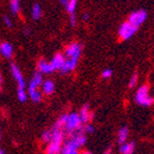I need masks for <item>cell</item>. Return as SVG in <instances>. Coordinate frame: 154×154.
I'll return each mask as SVG.
<instances>
[{
	"instance_id": "obj_1",
	"label": "cell",
	"mask_w": 154,
	"mask_h": 154,
	"mask_svg": "<svg viewBox=\"0 0 154 154\" xmlns=\"http://www.w3.org/2000/svg\"><path fill=\"white\" fill-rule=\"evenodd\" d=\"M87 141V138L84 134H75L72 138L67 140L62 147L60 154H79L78 149L82 147Z\"/></svg>"
},
{
	"instance_id": "obj_2",
	"label": "cell",
	"mask_w": 154,
	"mask_h": 154,
	"mask_svg": "<svg viewBox=\"0 0 154 154\" xmlns=\"http://www.w3.org/2000/svg\"><path fill=\"white\" fill-rule=\"evenodd\" d=\"M51 139L48 142L45 150L46 154H60L62 150V142L64 139V133L62 130H51Z\"/></svg>"
},
{
	"instance_id": "obj_3",
	"label": "cell",
	"mask_w": 154,
	"mask_h": 154,
	"mask_svg": "<svg viewBox=\"0 0 154 154\" xmlns=\"http://www.w3.org/2000/svg\"><path fill=\"white\" fill-rule=\"evenodd\" d=\"M82 122L79 115L77 112H72L70 115H67L66 121H65L64 124V130L67 133L73 134V133L77 132V131H79L82 128Z\"/></svg>"
},
{
	"instance_id": "obj_4",
	"label": "cell",
	"mask_w": 154,
	"mask_h": 154,
	"mask_svg": "<svg viewBox=\"0 0 154 154\" xmlns=\"http://www.w3.org/2000/svg\"><path fill=\"white\" fill-rule=\"evenodd\" d=\"M135 100H136V103L141 106H144V107H147V106H150L153 104L154 100H153V97L150 96L148 85H143V86H141L139 89H138L137 93H136V96H135Z\"/></svg>"
},
{
	"instance_id": "obj_5",
	"label": "cell",
	"mask_w": 154,
	"mask_h": 154,
	"mask_svg": "<svg viewBox=\"0 0 154 154\" xmlns=\"http://www.w3.org/2000/svg\"><path fill=\"white\" fill-rule=\"evenodd\" d=\"M147 17H148L147 12H146L144 10H139V11H135V12L131 13L128 22L130 23L132 26L136 27V28L138 29V27L147 19Z\"/></svg>"
},
{
	"instance_id": "obj_6",
	"label": "cell",
	"mask_w": 154,
	"mask_h": 154,
	"mask_svg": "<svg viewBox=\"0 0 154 154\" xmlns=\"http://www.w3.org/2000/svg\"><path fill=\"white\" fill-rule=\"evenodd\" d=\"M137 28L130 24L128 22H125L121 25L120 29H119V38L122 40V41H125V40H128L131 36L134 35V33L136 32Z\"/></svg>"
},
{
	"instance_id": "obj_7",
	"label": "cell",
	"mask_w": 154,
	"mask_h": 154,
	"mask_svg": "<svg viewBox=\"0 0 154 154\" xmlns=\"http://www.w3.org/2000/svg\"><path fill=\"white\" fill-rule=\"evenodd\" d=\"M82 54V45L79 43H72L65 48V57L67 59L78 61Z\"/></svg>"
},
{
	"instance_id": "obj_8",
	"label": "cell",
	"mask_w": 154,
	"mask_h": 154,
	"mask_svg": "<svg viewBox=\"0 0 154 154\" xmlns=\"http://www.w3.org/2000/svg\"><path fill=\"white\" fill-rule=\"evenodd\" d=\"M11 73H12L14 79L16 80V82H17V87H18L17 89H25V88H26V82H25L22 72H20L19 67L17 66L16 64L11 65Z\"/></svg>"
},
{
	"instance_id": "obj_9",
	"label": "cell",
	"mask_w": 154,
	"mask_h": 154,
	"mask_svg": "<svg viewBox=\"0 0 154 154\" xmlns=\"http://www.w3.org/2000/svg\"><path fill=\"white\" fill-rule=\"evenodd\" d=\"M64 61H65L64 56H63L61 53H57L55 56H54V58L51 59V61L49 63H51L54 71H56V70H60L61 66H62L63 63H64Z\"/></svg>"
},
{
	"instance_id": "obj_10",
	"label": "cell",
	"mask_w": 154,
	"mask_h": 154,
	"mask_svg": "<svg viewBox=\"0 0 154 154\" xmlns=\"http://www.w3.org/2000/svg\"><path fill=\"white\" fill-rule=\"evenodd\" d=\"M77 62H78V61L73 60V59H66V60L64 61V63H63V65L61 66V69H60L61 73H63V74H67V73L72 72L75 67H76Z\"/></svg>"
},
{
	"instance_id": "obj_11",
	"label": "cell",
	"mask_w": 154,
	"mask_h": 154,
	"mask_svg": "<svg viewBox=\"0 0 154 154\" xmlns=\"http://www.w3.org/2000/svg\"><path fill=\"white\" fill-rule=\"evenodd\" d=\"M38 73H41V74H51V73L54 72V69L51 67V63L46 62L43 59L38 61Z\"/></svg>"
},
{
	"instance_id": "obj_12",
	"label": "cell",
	"mask_w": 154,
	"mask_h": 154,
	"mask_svg": "<svg viewBox=\"0 0 154 154\" xmlns=\"http://www.w3.org/2000/svg\"><path fill=\"white\" fill-rule=\"evenodd\" d=\"M0 54L5 58H11L13 55V46L8 42H2L0 44Z\"/></svg>"
},
{
	"instance_id": "obj_13",
	"label": "cell",
	"mask_w": 154,
	"mask_h": 154,
	"mask_svg": "<svg viewBox=\"0 0 154 154\" xmlns=\"http://www.w3.org/2000/svg\"><path fill=\"white\" fill-rule=\"evenodd\" d=\"M55 82H53V80H45V82H43V84H42V91H43V93L47 94V95H51V94L54 93V91H55Z\"/></svg>"
},
{
	"instance_id": "obj_14",
	"label": "cell",
	"mask_w": 154,
	"mask_h": 154,
	"mask_svg": "<svg viewBox=\"0 0 154 154\" xmlns=\"http://www.w3.org/2000/svg\"><path fill=\"white\" fill-rule=\"evenodd\" d=\"M28 93L30 99L34 102V103H38L42 100V93L40 92V90L38 88H30L28 87Z\"/></svg>"
},
{
	"instance_id": "obj_15",
	"label": "cell",
	"mask_w": 154,
	"mask_h": 154,
	"mask_svg": "<svg viewBox=\"0 0 154 154\" xmlns=\"http://www.w3.org/2000/svg\"><path fill=\"white\" fill-rule=\"evenodd\" d=\"M82 119V123H88V121L91 118V115H90V109H89V105H84L80 109V112L78 113Z\"/></svg>"
},
{
	"instance_id": "obj_16",
	"label": "cell",
	"mask_w": 154,
	"mask_h": 154,
	"mask_svg": "<svg viewBox=\"0 0 154 154\" xmlns=\"http://www.w3.org/2000/svg\"><path fill=\"white\" fill-rule=\"evenodd\" d=\"M43 76H42L41 73H35L32 77V79L30 80V84H29L28 87H32V88H38L40 86H42L43 84Z\"/></svg>"
},
{
	"instance_id": "obj_17",
	"label": "cell",
	"mask_w": 154,
	"mask_h": 154,
	"mask_svg": "<svg viewBox=\"0 0 154 154\" xmlns=\"http://www.w3.org/2000/svg\"><path fill=\"white\" fill-rule=\"evenodd\" d=\"M135 150V144L134 142H125V143L121 144L120 148V153L121 154H133Z\"/></svg>"
},
{
	"instance_id": "obj_18",
	"label": "cell",
	"mask_w": 154,
	"mask_h": 154,
	"mask_svg": "<svg viewBox=\"0 0 154 154\" xmlns=\"http://www.w3.org/2000/svg\"><path fill=\"white\" fill-rule=\"evenodd\" d=\"M128 137V128L126 126H123L119 130L118 132V142L119 144H123L125 143L126 139Z\"/></svg>"
},
{
	"instance_id": "obj_19",
	"label": "cell",
	"mask_w": 154,
	"mask_h": 154,
	"mask_svg": "<svg viewBox=\"0 0 154 154\" xmlns=\"http://www.w3.org/2000/svg\"><path fill=\"white\" fill-rule=\"evenodd\" d=\"M31 15H32V18H33L34 20H38V19L41 18L42 9H41V5H38V3H34L33 5L32 10H31Z\"/></svg>"
},
{
	"instance_id": "obj_20",
	"label": "cell",
	"mask_w": 154,
	"mask_h": 154,
	"mask_svg": "<svg viewBox=\"0 0 154 154\" xmlns=\"http://www.w3.org/2000/svg\"><path fill=\"white\" fill-rule=\"evenodd\" d=\"M66 118H67V115H62V116H61L60 118L58 119V120L55 122V124H54V126H53V128H51V130H62V128H64Z\"/></svg>"
},
{
	"instance_id": "obj_21",
	"label": "cell",
	"mask_w": 154,
	"mask_h": 154,
	"mask_svg": "<svg viewBox=\"0 0 154 154\" xmlns=\"http://www.w3.org/2000/svg\"><path fill=\"white\" fill-rule=\"evenodd\" d=\"M76 7H77V0H69V2L66 5V11L67 13L70 15L74 14L75 10H76Z\"/></svg>"
},
{
	"instance_id": "obj_22",
	"label": "cell",
	"mask_w": 154,
	"mask_h": 154,
	"mask_svg": "<svg viewBox=\"0 0 154 154\" xmlns=\"http://www.w3.org/2000/svg\"><path fill=\"white\" fill-rule=\"evenodd\" d=\"M10 5L13 14H17L19 11V0H10Z\"/></svg>"
},
{
	"instance_id": "obj_23",
	"label": "cell",
	"mask_w": 154,
	"mask_h": 154,
	"mask_svg": "<svg viewBox=\"0 0 154 154\" xmlns=\"http://www.w3.org/2000/svg\"><path fill=\"white\" fill-rule=\"evenodd\" d=\"M17 97H18L19 102H26L27 97H28V95H27V92L25 89H17Z\"/></svg>"
},
{
	"instance_id": "obj_24",
	"label": "cell",
	"mask_w": 154,
	"mask_h": 154,
	"mask_svg": "<svg viewBox=\"0 0 154 154\" xmlns=\"http://www.w3.org/2000/svg\"><path fill=\"white\" fill-rule=\"evenodd\" d=\"M51 131L49 130L43 132V134H42V141L48 143V142L51 141Z\"/></svg>"
},
{
	"instance_id": "obj_25",
	"label": "cell",
	"mask_w": 154,
	"mask_h": 154,
	"mask_svg": "<svg viewBox=\"0 0 154 154\" xmlns=\"http://www.w3.org/2000/svg\"><path fill=\"white\" fill-rule=\"evenodd\" d=\"M137 80H138L137 73H135V74L133 75L132 77H131L130 82H128V87H130V88H133V87H135V86H136V84H137Z\"/></svg>"
},
{
	"instance_id": "obj_26",
	"label": "cell",
	"mask_w": 154,
	"mask_h": 154,
	"mask_svg": "<svg viewBox=\"0 0 154 154\" xmlns=\"http://www.w3.org/2000/svg\"><path fill=\"white\" fill-rule=\"evenodd\" d=\"M112 75V71L110 70V69H106V70L103 71V73H102V76H103V78H109V77Z\"/></svg>"
},
{
	"instance_id": "obj_27",
	"label": "cell",
	"mask_w": 154,
	"mask_h": 154,
	"mask_svg": "<svg viewBox=\"0 0 154 154\" xmlns=\"http://www.w3.org/2000/svg\"><path fill=\"white\" fill-rule=\"evenodd\" d=\"M84 131H85V133H87V134H92V133L94 132V128L91 124H88L85 126Z\"/></svg>"
},
{
	"instance_id": "obj_28",
	"label": "cell",
	"mask_w": 154,
	"mask_h": 154,
	"mask_svg": "<svg viewBox=\"0 0 154 154\" xmlns=\"http://www.w3.org/2000/svg\"><path fill=\"white\" fill-rule=\"evenodd\" d=\"M3 23L5 24V26L7 27H12V20H11V18H10L9 16H5L3 17Z\"/></svg>"
},
{
	"instance_id": "obj_29",
	"label": "cell",
	"mask_w": 154,
	"mask_h": 154,
	"mask_svg": "<svg viewBox=\"0 0 154 154\" xmlns=\"http://www.w3.org/2000/svg\"><path fill=\"white\" fill-rule=\"evenodd\" d=\"M70 22H71V25H72V26H76L77 20H76V16H75L74 14H72L70 16Z\"/></svg>"
},
{
	"instance_id": "obj_30",
	"label": "cell",
	"mask_w": 154,
	"mask_h": 154,
	"mask_svg": "<svg viewBox=\"0 0 154 154\" xmlns=\"http://www.w3.org/2000/svg\"><path fill=\"white\" fill-rule=\"evenodd\" d=\"M60 2L62 3L64 7H66V5H67V2H69V0H60Z\"/></svg>"
},
{
	"instance_id": "obj_31",
	"label": "cell",
	"mask_w": 154,
	"mask_h": 154,
	"mask_svg": "<svg viewBox=\"0 0 154 154\" xmlns=\"http://www.w3.org/2000/svg\"><path fill=\"white\" fill-rule=\"evenodd\" d=\"M103 154H111V148H108V149L106 150V151L104 152Z\"/></svg>"
},
{
	"instance_id": "obj_32",
	"label": "cell",
	"mask_w": 154,
	"mask_h": 154,
	"mask_svg": "<svg viewBox=\"0 0 154 154\" xmlns=\"http://www.w3.org/2000/svg\"><path fill=\"white\" fill-rule=\"evenodd\" d=\"M82 18H84V20H87V19L89 18V16H88V14H84V17H82Z\"/></svg>"
},
{
	"instance_id": "obj_33",
	"label": "cell",
	"mask_w": 154,
	"mask_h": 154,
	"mask_svg": "<svg viewBox=\"0 0 154 154\" xmlns=\"http://www.w3.org/2000/svg\"><path fill=\"white\" fill-rule=\"evenodd\" d=\"M82 154H92V153L90 151H82Z\"/></svg>"
},
{
	"instance_id": "obj_34",
	"label": "cell",
	"mask_w": 154,
	"mask_h": 154,
	"mask_svg": "<svg viewBox=\"0 0 154 154\" xmlns=\"http://www.w3.org/2000/svg\"><path fill=\"white\" fill-rule=\"evenodd\" d=\"M1 82H2V77H1V74H0V86H1Z\"/></svg>"
},
{
	"instance_id": "obj_35",
	"label": "cell",
	"mask_w": 154,
	"mask_h": 154,
	"mask_svg": "<svg viewBox=\"0 0 154 154\" xmlns=\"http://www.w3.org/2000/svg\"><path fill=\"white\" fill-rule=\"evenodd\" d=\"M1 139H2V134H1V132H0V141H1Z\"/></svg>"
},
{
	"instance_id": "obj_36",
	"label": "cell",
	"mask_w": 154,
	"mask_h": 154,
	"mask_svg": "<svg viewBox=\"0 0 154 154\" xmlns=\"http://www.w3.org/2000/svg\"><path fill=\"white\" fill-rule=\"evenodd\" d=\"M0 154H5V152H3L2 150H0Z\"/></svg>"
}]
</instances>
